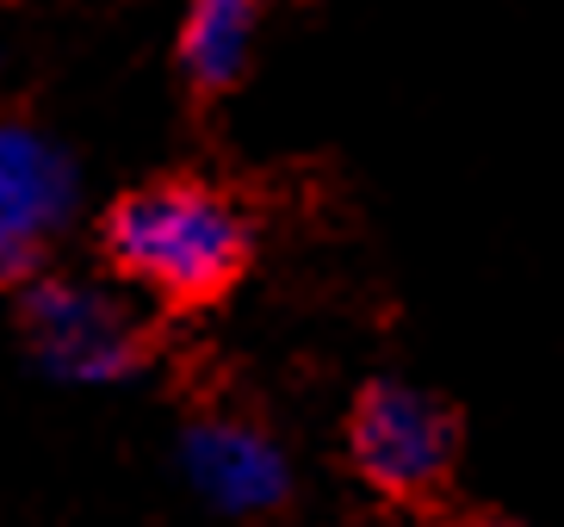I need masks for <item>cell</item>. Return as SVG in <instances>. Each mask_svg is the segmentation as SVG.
Wrapping results in <instances>:
<instances>
[{
	"label": "cell",
	"instance_id": "6da1fadb",
	"mask_svg": "<svg viewBox=\"0 0 564 527\" xmlns=\"http://www.w3.org/2000/svg\"><path fill=\"white\" fill-rule=\"evenodd\" d=\"M106 255L137 286H150L174 304H205V298L230 292V280L242 273L249 224L212 186L162 181L124 193L106 212Z\"/></svg>",
	"mask_w": 564,
	"mask_h": 527
},
{
	"label": "cell",
	"instance_id": "7a4b0ae2",
	"mask_svg": "<svg viewBox=\"0 0 564 527\" xmlns=\"http://www.w3.org/2000/svg\"><path fill=\"white\" fill-rule=\"evenodd\" d=\"M25 342L51 379L112 385L143 361V323L131 304L82 280L25 286Z\"/></svg>",
	"mask_w": 564,
	"mask_h": 527
},
{
	"label": "cell",
	"instance_id": "3957f363",
	"mask_svg": "<svg viewBox=\"0 0 564 527\" xmlns=\"http://www.w3.org/2000/svg\"><path fill=\"white\" fill-rule=\"evenodd\" d=\"M459 422L441 397L410 385H366L354 404V460L384 496H429L453 472Z\"/></svg>",
	"mask_w": 564,
	"mask_h": 527
},
{
	"label": "cell",
	"instance_id": "277c9868",
	"mask_svg": "<svg viewBox=\"0 0 564 527\" xmlns=\"http://www.w3.org/2000/svg\"><path fill=\"white\" fill-rule=\"evenodd\" d=\"M75 212V162L51 137L7 118L0 125V286L32 280L37 255Z\"/></svg>",
	"mask_w": 564,
	"mask_h": 527
},
{
	"label": "cell",
	"instance_id": "5b68a950",
	"mask_svg": "<svg viewBox=\"0 0 564 527\" xmlns=\"http://www.w3.org/2000/svg\"><path fill=\"white\" fill-rule=\"evenodd\" d=\"M181 465L193 491L224 515H267L292 491V465H285L280 441L254 422H236V416L193 422L181 434Z\"/></svg>",
	"mask_w": 564,
	"mask_h": 527
},
{
	"label": "cell",
	"instance_id": "8992f818",
	"mask_svg": "<svg viewBox=\"0 0 564 527\" xmlns=\"http://www.w3.org/2000/svg\"><path fill=\"white\" fill-rule=\"evenodd\" d=\"M249 50H254V7L249 0H193V13L181 25V63L205 94L230 87L249 68Z\"/></svg>",
	"mask_w": 564,
	"mask_h": 527
},
{
	"label": "cell",
	"instance_id": "52a82bcc",
	"mask_svg": "<svg viewBox=\"0 0 564 527\" xmlns=\"http://www.w3.org/2000/svg\"><path fill=\"white\" fill-rule=\"evenodd\" d=\"M471 527H509V521H471Z\"/></svg>",
	"mask_w": 564,
	"mask_h": 527
},
{
	"label": "cell",
	"instance_id": "ba28073f",
	"mask_svg": "<svg viewBox=\"0 0 564 527\" xmlns=\"http://www.w3.org/2000/svg\"><path fill=\"white\" fill-rule=\"evenodd\" d=\"M249 7H254V0H249Z\"/></svg>",
	"mask_w": 564,
	"mask_h": 527
}]
</instances>
